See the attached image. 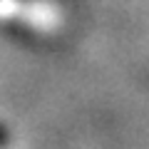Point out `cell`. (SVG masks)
<instances>
[{
	"mask_svg": "<svg viewBox=\"0 0 149 149\" xmlns=\"http://www.w3.org/2000/svg\"><path fill=\"white\" fill-rule=\"evenodd\" d=\"M0 144H5V132H3V127H0Z\"/></svg>",
	"mask_w": 149,
	"mask_h": 149,
	"instance_id": "obj_1",
	"label": "cell"
}]
</instances>
